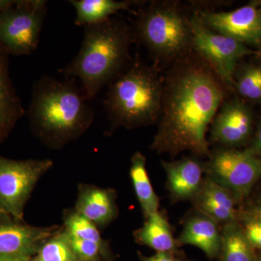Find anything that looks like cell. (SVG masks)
I'll list each match as a JSON object with an SVG mask.
<instances>
[{"instance_id": "26", "label": "cell", "mask_w": 261, "mask_h": 261, "mask_svg": "<svg viewBox=\"0 0 261 261\" xmlns=\"http://www.w3.org/2000/svg\"><path fill=\"white\" fill-rule=\"evenodd\" d=\"M244 232L252 246L261 250V219L248 221Z\"/></svg>"}, {"instance_id": "7", "label": "cell", "mask_w": 261, "mask_h": 261, "mask_svg": "<svg viewBox=\"0 0 261 261\" xmlns=\"http://www.w3.org/2000/svg\"><path fill=\"white\" fill-rule=\"evenodd\" d=\"M53 166L50 159L16 161L0 155V211L23 220L34 187Z\"/></svg>"}, {"instance_id": "25", "label": "cell", "mask_w": 261, "mask_h": 261, "mask_svg": "<svg viewBox=\"0 0 261 261\" xmlns=\"http://www.w3.org/2000/svg\"><path fill=\"white\" fill-rule=\"evenodd\" d=\"M65 233L79 261H97L101 252L104 251L97 244L73 238Z\"/></svg>"}, {"instance_id": "1", "label": "cell", "mask_w": 261, "mask_h": 261, "mask_svg": "<svg viewBox=\"0 0 261 261\" xmlns=\"http://www.w3.org/2000/svg\"><path fill=\"white\" fill-rule=\"evenodd\" d=\"M221 80L203 61H180L163 84L162 107L151 148L176 155H210L206 133L222 106Z\"/></svg>"}, {"instance_id": "17", "label": "cell", "mask_w": 261, "mask_h": 261, "mask_svg": "<svg viewBox=\"0 0 261 261\" xmlns=\"http://www.w3.org/2000/svg\"><path fill=\"white\" fill-rule=\"evenodd\" d=\"M145 219L143 226L134 232L136 241L157 252L174 251L176 242L167 219L163 215L158 211Z\"/></svg>"}, {"instance_id": "8", "label": "cell", "mask_w": 261, "mask_h": 261, "mask_svg": "<svg viewBox=\"0 0 261 261\" xmlns=\"http://www.w3.org/2000/svg\"><path fill=\"white\" fill-rule=\"evenodd\" d=\"M47 2H19L0 13V42L15 55L30 54L37 49L47 13Z\"/></svg>"}, {"instance_id": "16", "label": "cell", "mask_w": 261, "mask_h": 261, "mask_svg": "<svg viewBox=\"0 0 261 261\" xmlns=\"http://www.w3.org/2000/svg\"><path fill=\"white\" fill-rule=\"evenodd\" d=\"M178 243L198 247L211 258L217 257L221 250L218 223L204 215L192 218L185 224Z\"/></svg>"}, {"instance_id": "32", "label": "cell", "mask_w": 261, "mask_h": 261, "mask_svg": "<svg viewBox=\"0 0 261 261\" xmlns=\"http://www.w3.org/2000/svg\"><path fill=\"white\" fill-rule=\"evenodd\" d=\"M258 51L260 53V54L261 55V45L260 47L258 48Z\"/></svg>"}, {"instance_id": "6", "label": "cell", "mask_w": 261, "mask_h": 261, "mask_svg": "<svg viewBox=\"0 0 261 261\" xmlns=\"http://www.w3.org/2000/svg\"><path fill=\"white\" fill-rule=\"evenodd\" d=\"M192 47L210 65L219 80L229 88L233 87V76L238 61L243 57L257 55L246 44L206 27L198 15L190 19Z\"/></svg>"}, {"instance_id": "9", "label": "cell", "mask_w": 261, "mask_h": 261, "mask_svg": "<svg viewBox=\"0 0 261 261\" xmlns=\"http://www.w3.org/2000/svg\"><path fill=\"white\" fill-rule=\"evenodd\" d=\"M203 171L207 178L224 187L235 199L250 191L261 176V159L250 149H221L213 154Z\"/></svg>"}, {"instance_id": "14", "label": "cell", "mask_w": 261, "mask_h": 261, "mask_svg": "<svg viewBox=\"0 0 261 261\" xmlns=\"http://www.w3.org/2000/svg\"><path fill=\"white\" fill-rule=\"evenodd\" d=\"M197 211L219 223L234 222L235 197L224 187L207 178L192 199Z\"/></svg>"}, {"instance_id": "18", "label": "cell", "mask_w": 261, "mask_h": 261, "mask_svg": "<svg viewBox=\"0 0 261 261\" xmlns=\"http://www.w3.org/2000/svg\"><path fill=\"white\" fill-rule=\"evenodd\" d=\"M135 2L115 0H70L75 10L74 23L87 27L106 21L121 10H128Z\"/></svg>"}, {"instance_id": "4", "label": "cell", "mask_w": 261, "mask_h": 261, "mask_svg": "<svg viewBox=\"0 0 261 261\" xmlns=\"http://www.w3.org/2000/svg\"><path fill=\"white\" fill-rule=\"evenodd\" d=\"M162 81L149 67L136 62L110 86L105 108L113 127L132 128L158 121L163 99Z\"/></svg>"}, {"instance_id": "2", "label": "cell", "mask_w": 261, "mask_h": 261, "mask_svg": "<svg viewBox=\"0 0 261 261\" xmlns=\"http://www.w3.org/2000/svg\"><path fill=\"white\" fill-rule=\"evenodd\" d=\"M87 100L73 80L41 77L34 84L29 108L33 130L46 145L63 147L93 122L94 111Z\"/></svg>"}, {"instance_id": "27", "label": "cell", "mask_w": 261, "mask_h": 261, "mask_svg": "<svg viewBox=\"0 0 261 261\" xmlns=\"http://www.w3.org/2000/svg\"><path fill=\"white\" fill-rule=\"evenodd\" d=\"M249 149L261 159V120L257 124L255 135L252 139L251 146Z\"/></svg>"}, {"instance_id": "12", "label": "cell", "mask_w": 261, "mask_h": 261, "mask_svg": "<svg viewBox=\"0 0 261 261\" xmlns=\"http://www.w3.org/2000/svg\"><path fill=\"white\" fill-rule=\"evenodd\" d=\"M57 226L38 227L0 211V256L37 253L43 243L53 236Z\"/></svg>"}, {"instance_id": "31", "label": "cell", "mask_w": 261, "mask_h": 261, "mask_svg": "<svg viewBox=\"0 0 261 261\" xmlns=\"http://www.w3.org/2000/svg\"><path fill=\"white\" fill-rule=\"evenodd\" d=\"M258 213H260V214H261V200L260 201V210H259Z\"/></svg>"}, {"instance_id": "11", "label": "cell", "mask_w": 261, "mask_h": 261, "mask_svg": "<svg viewBox=\"0 0 261 261\" xmlns=\"http://www.w3.org/2000/svg\"><path fill=\"white\" fill-rule=\"evenodd\" d=\"M214 142L236 147L250 139L253 130L254 115L250 106L239 99L224 102L211 123Z\"/></svg>"}, {"instance_id": "5", "label": "cell", "mask_w": 261, "mask_h": 261, "mask_svg": "<svg viewBox=\"0 0 261 261\" xmlns=\"http://www.w3.org/2000/svg\"><path fill=\"white\" fill-rule=\"evenodd\" d=\"M137 33L152 55L176 59L192 47L190 20L173 4H153L141 13Z\"/></svg>"}, {"instance_id": "30", "label": "cell", "mask_w": 261, "mask_h": 261, "mask_svg": "<svg viewBox=\"0 0 261 261\" xmlns=\"http://www.w3.org/2000/svg\"><path fill=\"white\" fill-rule=\"evenodd\" d=\"M257 5H258L259 8L261 10V1H257Z\"/></svg>"}, {"instance_id": "24", "label": "cell", "mask_w": 261, "mask_h": 261, "mask_svg": "<svg viewBox=\"0 0 261 261\" xmlns=\"http://www.w3.org/2000/svg\"><path fill=\"white\" fill-rule=\"evenodd\" d=\"M34 261H79L68 237L63 228H59L47 239L37 252Z\"/></svg>"}, {"instance_id": "10", "label": "cell", "mask_w": 261, "mask_h": 261, "mask_svg": "<svg viewBox=\"0 0 261 261\" xmlns=\"http://www.w3.org/2000/svg\"><path fill=\"white\" fill-rule=\"evenodd\" d=\"M206 27L246 45H261V10L257 1L230 12H202L199 13Z\"/></svg>"}, {"instance_id": "19", "label": "cell", "mask_w": 261, "mask_h": 261, "mask_svg": "<svg viewBox=\"0 0 261 261\" xmlns=\"http://www.w3.org/2000/svg\"><path fill=\"white\" fill-rule=\"evenodd\" d=\"M130 176L141 208L145 219L159 211V198L149 180L146 158L140 151L135 152L130 159Z\"/></svg>"}, {"instance_id": "22", "label": "cell", "mask_w": 261, "mask_h": 261, "mask_svg": "<svg viewBox=\"0 0 261 261\" xmlns=\"http://www.w3.org/2000/svg\"><path fill=\"white\" fill-rule=\"evenodd\" d=\"M233 88L246 100L261 102V63H245L238 67Z\"/></svg>"}, {"instance_id": "20", "label": "cell", "mask_w": 261, "mask_h": 261, "mask_svg": "<svg viewBox=\"0 0 261 261\" xmlns=\"http://www.w3.org/2000/svg\"><path fill=\"white\" fill-rule=\"evenodd\" d=\"M222 261H258L244 230L234 222L225 225L221 232Z\"/></svg>"}, {"instance_id": "15", "label": "cell", "mask_w": 261, "mask_h": 261, "mask_svg": "<svg viewBox=\"0 0 261 261\" xmlns=\"http://www.w3.org/2000/svg\"><path fill=\"white\" fill-rule=\"evenodd\" d=\"M162 164L167 175L168 190L173 200H192L203 182V167L190 158L174 162L163 161Z\"/></svg>"}, {"instance_id": "23", "label": "cell", "mask_w": 261, "mask_h": 261, "mask_svg": "<svg viewBox=\"0 0 261 261\" xmlns=\"http://www.w3.org/2000/svg\"><path fill=\"white\" fill-rule=\"evenodd\" d=\"M63 228L70 237L92 242L99 245L103 250L106 249V243L101 236L99 228L74 209L65 211Z\"/></svg>"}, {"instance_id": "29", "label": "cell", "mask_w": 261, "mask_h": 261, "mask_svg": "<svg viewBox=\"0 0 261 261\" xmlns=\"http://www.w3.org/2000/svg\"><path fill=\"white\" fill-rule=\"evenodd\" d=\"M31 257L28 255H5L0 256V261H29Z\"/></svg>"}, {"instance_id": "21", "label": "cell", "mask_w": 261, "mask_h": 261, "mask_svg": "<svg viewBox=\"0 0 261 261\" xmlns=\"http://www.w3.org/2000/svg\"><path fill=\"white\" fill-rule=\"evenodd\" d=\"M0 53V137L7 133L22 113L16 96L13 93L6 65Z\"/></svg>"}, {"instance_id": "34", "label": "cell", "mask_w": 261, "mask_h": 261, "mask_svg": "<svg viewBox=\"0 0 261 261\" xmlns=\"http://www.w3.org/2000/svg\"><path fill=\"white\" fill-rule=\"evenodd\" d=\"M258 261H261V260H259Z\"/></svg>"}, {"instance_id": "3", "label": "cell", "mask_w": 261, "mask_h": 261, "mask_svg": "<svg viewBox=\"0 0 261 261\" xmlns=\"http://www.w3.org/2000/svg\"><path fill=\"white\" fill-rule=\"evenodd\" d=\"M133 34L121 20L110 18L84 27L83 42L77 56L63 70L68 78H79L88 100L113 82L129 58Z\"/></svg>"}, {"instance_id": "33", "label": "cell", "mask_w": 261, "mask_h": 261, "mask_svg": "<svg viewBox=\"0 0 261 261\" xmlns=\"http://www.w3.org/2000/svg\"><path fill=\"white\" fill-rule=\"evenodd\" d=\"M258 214H259L258 215V217L260 218V219H261V214H260V213H259Z\"/></svg>"}, {"instance_id": "13", "label": "cell", "mask_w": 261, "mask_h": 261, "mask_svg": "<svg viewBox=\"0 0 261 261\" xmlns=\"http://www.w3.org/2000/svg\"><path fill=\"white\" fill-rule=\"evenodd\" d=\"M74 210L99 227L111 224L118 215L116 192L81 184Z\"/></svg>"}, {"instance_id": "28", "label": "cell", "mask_w": 261, "mask_h": 261, "mask_svg": "<svg viewBox=\"0 0 261 261\" xmlns=\"http://www.w3.org/2000/svg\"><path fill=\"white\" fill-rule=\"evenodd\" d=\"M142 261H179L171 255V252H157L150 257H141Z\"/></svg>"}]
</instances>
